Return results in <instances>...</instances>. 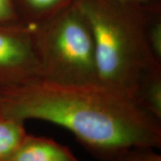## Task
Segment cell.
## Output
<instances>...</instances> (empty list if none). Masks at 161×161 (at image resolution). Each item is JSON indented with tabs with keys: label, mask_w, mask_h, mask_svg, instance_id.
<instances>
[{
	"label": "cell",
	"mask_w": 161,
	"mask_h": 161,
	"mask_svg": "<svg viewBox=\"0 0 161 161\" xmlns=\"http://www.w3.org/2000/svg\"><path fill=\"white\" fill-rule=\"evenodd\" d=\"M6 161H80L62 144L43 136L27 134Z\"/></svg>",
	"instance_id": "5b68a950"
},
{
	"label": "cell",
	"mask_w": 161,
	"mask_h": 161,
	"mask_svg": "<svg viewBox=\"0 0 161 161\" xmlns=\"http://www.w3.org/2000/svg\"><path fill=\"white\" fill-rule=\"evenodd\" d=\"M0 115L47 121L67 129L99 161L132 147H161V120L101 83L61 84L38 80L0 88Z\"/></svg>",
	"instance_id": "6da1fadb"
},
{
	"label": "cell",
	"mask_w": 161,
	"mask_h": 161,
	"mask_svg": "<svg viewBox=\"0 0 161 161\" xmlns=\"http://www.w3.org/2000/svg\"><path fill=\"white\" fill-rule=\"evenodd\" d=\"M75 3L92 29L99 83L132 99L141 74L161 64L152 56L146 40L143 5L122 0Z\"/></svg>",
	"instance_id": "7a4b0ae2"
},
{
	"label": "cell",
	"mask_w": 161,
	"mask_h": 161,
	"mask_svg": "<svg viewBox=\"0 0 161 161\" xmlns=\"http://www.w3.org/2000/svg\"><path fill=\"white\" fill-rule=\"evenodd\" d=\"M33 29L41 80L61 84L99 83L92 29L75 2Z\"/></svg>",
	"instance_id": "3957f363"
},
{
	"label": "cell",
	"mask_w": 161,
	"mask_h": 161,
	"mask_svg": "<svg viewBox=\"0 0 161 161\" xmlns=\"http://www.w3.org/2000/svg\"><path fill=\"white\" fill-rule=\"evenodd\" d=\"M27 134L23 121L0 115V161L8 160Z\"/></svg>",
	"instance_id": "ba28073f"
},
{
	"label": "cell",
	"mask_w": 161,
	"mask_h": 161,
	"mask_svg": "<svg viewBox=\"0 0 161 161\" xmlns=\"http://www.w3.org/2000/svg\"><path fill=\"white\" fill-rule=\"evenodd\" d=\"M132 99L141 108L161 120V64L147 68L141 74Z\"/></svg>",
	"instance_id": "8992f818"
},
{
	"label": "cell",
	"mask_w": 161,
	"mask_h": 161,
	"mask_svg": "<svg viewBox=\"0 0 161 161\" xmlns=\"http://www.w3.org/2000/svg\"><path fill=\"white\" fill-rule=\"evenodd\" d=\"M21 23L13 0H0V25H17ZM24 25V24H23Z\"/></svg>",
	"instance_id": "8fae6325"
},
{
	"label": "cell",
	"mask_w": 161,
	"mask_h": 161,
	"mask_svg": "<svg viewBox=\"0 0 161 161\" xmlns=\"http://www.w3.org/2000/svg\"><path fill=\"white\" fill-rule=\"evenodd\" d=\"M38 80L41 67L33 27L0 25V88Z\"/></svg>",
	"instance_id": "277c9868"
},
{
	"label": "cell",
	"mask_w": 161,
	"mask_h": 161,
	"mask_svg": "<svg viewBox=\"0 0 161 161\" xmlns=\"http://www.w3.org/2000/svg\"><path fill=\"white\" fill-rule=\"evenodd\" d=\"M125 2H131V3H135V4H140V5H144V4H149V3H153V2H158L160 0H122Z\"/></svg>",
	"instance_id": "7c38bea8"
},
{
	"label": "cell",
	"mask_w": 161,
	"mask_h": 161,
	"mask_svg": "<svg viewBox=\"0 0 161 161\" xmlns=\"http://www.w3.org/2000/svg\"><path fill=\"white\" fill-rule=\"evenodd\" d=\"M21 23L34 27L73 5L76 0H13Z\"/></svg>",
	"instance_id": "52a82bcc"
},
{
	"label": "cell",
	"mask_w": 161,
	"mask_h": 161,
	"mask_svg": "<svg viewBox=\"0 0 161 161\" xmlns=\"http://www.w3.org/2000/svg\"><path fill=\"white\" fill-rule=\"evenodd\" d=\"M150 147L136 146L120 152L109 161H161V156Z\"/></svg>",
	"instance_id": "30bf717a"
},
{
	"label": "cell",
	"mask_w": 161,
	"mask_h": 161,
	"mask_svg": "<svg viewBox=\"0 0 161 161\" xmlns=\"http://www.w3.org/2000/svg\"><path fill=\"white\" fill-rule=\"evenodd\" d=\"M144 33L150 50L161 63V5L160 1L144 4Z\"/></svg>",
	"instance_id": "9c48e42d"
}]
</instances>
